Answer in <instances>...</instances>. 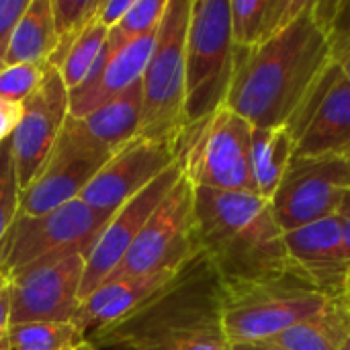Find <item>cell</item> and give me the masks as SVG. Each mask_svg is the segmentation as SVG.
<instances>
[{"mask_svg":"<svg viewBox=\"0 0 350 350\" xmlns=\"http://www.w3.org/2000/svg\"><path fill=\"white\" fill-rule=\"evenodd\" d=\"M168 0H135L129 12L123 16V21L113 27L107 35V43L113 51H119L121 47L156 33L164 12H166Z\"/></svg>","mask_w":350,"mask_h":350,"instance_id":"f1b7e54d","label":"cell"},{"mask_svg":"<svg viewBox=\"0 0 350 350\" xmlns=\"http://www.w3.org/2000/svg\"><path fill=\"white\" fill-rule=\"evenodd\" d=\"M345 297L350 301V271H349V281H347V291H345Z\"/></svg>","mask_w":350,"mask_h":350,"instance_id":"74e56055","label":"cell"},{"mask_svg":"<svg viewBox=\"0 0 350 350\" xmlns=\"http://www.w3.org/2000/svg\"><path fill=\"white\" fill-rule=\"evenodd\" d=\"M135 0H103L100 2V8L96 12V21L107 29L111 31L113 27H117L123 16L129 12V8L133 6Z\"/></svg>","mask_w":350,"mask_h":350,"instance_id":"d6a6232c","label":"cell"},{"mask_svg":"<svg viewBox=\"0 0 350 350\" xmlns=\"http://www.w3.org/2000/svg\"><path fill=\"white\" fill-rule=\"evenodd\" d=\"M295 156H349L350 80L330 62L289 121Z\"/></svg>","mask_w":350,"mask_h":350,"instance_id":"7c38bea8","label":"cell"},{"mask_svg":"<svg viewBox=\"0 0 350 350\" xmlns=\"http://www.w3.org/2000/svg\"><path fill=\"white\" fill-rule=\"evenodd\" d=\"M88 254H72L10 279V324L74 322Z\"/></svg>","mask_w":350,"mask_h":350,"instance_id":"4fadbf2b","label":"cell"},{"mask_svg":"<svg viewBox=\"0 0 350 350\" xmlns=\"http://www.w3.org/2000/svg\"><path fill=\"white\" fill-rule=\"evenodd\" d=\"M78 119V117H76ZM84 131L109 154H115L139 135L142 123V80L111 103L78 119Z\"/></svg>","mask_w":350,"mask_h":350,"instance_id":"44dd1931","label":"cell"},{"mask_svg":"<svg viewBox=\"0 0 350 350\" xmlns=\"http://www.w3.org/2000/svg\"><path fill=\"white\" fill-rule=\"evenodd\" d=\"M312 0H230L232 37L236 47L252 49L283 33Z\"/></svg>","mask_w":350,"mask_h":350,"instance_id":"ffe728a7","label":"cell"},{"mask_svg":"<svg viewBox=\"0 0 350 350\" xmlns=\"http://www.w3.org/2000/svg\"><path fill=\"white\" fill-rule=\"evenodd\" d=\"M342 350H350V340L345 345V347H342Z\"/></svg>","mask_w":350,"mask_h":350,"instance_id":"f35d334b","label":"cell"},{"mask_svg":"<svg viewBox=\"0 0 350 350\" xmlns=\"http://www.w3.org/2000/svg\"><path fill=\"white\" fill-rule=\"evenodd\" d=\"M156 35L158 31L121 47L119 51H113L105 41L88 78L78 88L70 90V115L80 119L139 82L150 62Z\"/></svg>","mask_w":350,"mask_h":350,"instance_id":"ac0fdd59","label":"cell"},{"mask_svg":"<svg viewBox=\"0 0 350 350\" xmlns=\"http://www.w3.org/2000/svg\"><path fill=\"white\" fill-rule=\"evenodd\" d=\"M107 35H109V31L94 18L84 29V33L78 37V41L70 47V51L64 55L57 70H59L68 90L78 88L88 78V74L92 72V68L103 51Z\"/></svg>","mask_w":350,"mask_h":350,"instance_id":"4316f807","label":"cell"},{"mask_svg":"<svg viewBox=\"0 0 350 350\" xmlns=\"http://www.w3.org/2000/svg\"><path fill=\"white\" fill-rule=\"evenodd\" d=\"M183 176L180 166L174 162L168 170H164L156 180H152L142 193L121 205L103 228L96 238L92 250L86 256V271L80 287V297L84 299L96 287H100L121 265L135 238L148 224L150 215L158 209V205L166 199V195L174 189L178 178Z\"/></svg>","mask_w":350,"mask_h":350,"instance_id":"9a60e30c","label":"cell"},{"mask_svg":"<svg viewBox=\"0 0 350 350\" xmlns=\"http://www.w3.org/2000/svg\"><path fill=\"white\" fill-rule=\"evenodd\" d=\"M197 254L195 189L185 176H180L174 189L150 215L121 265L105 283L162 271H178Z\"/></svg>","mask_w":350,"mask_h":350,"instance_id":"9c48e42d","label":"cell"},{"mask_svg":"<svg viewBox=\"0 0 350 350\" xmlns=\"http://www.w3.org/2000/svg\"><path fill=\"white\" fill-rule=\"evenodd\" d=\"M195 230L221 283L295 271L271 203L252 191L195 189Z\"/></svg>","mask_w":350,"mask_h":350,"instance_id":"3957f363","label":"cell"},{"mask_svg":"<svg viewBox=\"0 0 350 350\" xmlns=\"http://www.w3.org/2000/svg\"><path fill=\"white\" fill-rule=\"evenodd\" d=\"M113 213L74 199L49 213L16 217L0 246V271L10 281L35 267L72 254H88Z\"/></svg>","mask_w":350,"mask_h":350,"instance_id":"52a82bcc","label":"cell"},{"mask_svg":"<svg viewBox=\"0 0 350 350\" xmlns=\"http://www.w3.org/2000/svg\"><path fill=\"white\" fill-rule=\"evenodd\" d=\"M88 340L96 350H228L221 281L199 252L133 314L92 330Z\"/></svg>","mask_w":350,"mask_h":350,"instance_id":"7a4b0ae2","label":"cell"},{"mask_svg":"<svg viewBox=\"0 0 350 350\" xmlns=\"http://www.w3.org/2000/svg\"><path fill=\"white\" fill-rule=\"evenodd\" d=\"M21 180L10 150V139L0 144V246L21 211Z\"/></svg>","mask_w":350,"mask_h":350,"instance_id":"f546056e","label":"cell"},{"mask_svg":"<svg viewBox=\"0 0 350 350\" xmlns=\"http://www.w3.org/2000/svg\"><path fill=\"white\" fill-rule=\"evenodd\" d=\"M174 162L176 152L172 146L135 137L107 160L78 199L96 211L115 213Z\"/></svg>","mask_w":350,"mask_h":350,"instance_id":"2e32d148","label":"cell"},{"mask_svg":"<svg viewBox=\"0 0 350 350\" xmlns=\"http://www.w3.org/2000/svg\"><path fill=\"white\" fill-rule=\"evenodd\" d=\"M103 0H51L57 47L49 59L51 66H59L70 47L78 41L84 29L96 18Z\"/></svg>","mask_w":350,"mask_h":350,"instance_id":"484cf974","label":"cell"},{"mask_svg":"<svg viewBox=\"0 0 350 350\" xmlns=\"http://www.w3.org/2000/svg\"><path fill=\"white\" fill-rule=\"evenodd\" d=\"M31 0H0V72L6 68L12 31Z\"/></svg>","mask_w":350,"mask_h":350,"instance_id":"1f68e13d","label":"cell"},{"mask_svg":"<svg viewBox=\"0 0 350 350\" xmlns=\"http://www.w3.org/2000/svg\"><path fill=\"white\" fill-rule=\"evenodd\" d=\"M330 62L328 35L314 14L312 0L310 8L277 37L252 49L236 47L226 107L252 127L289 125Z\"/></svg>","mask_w":350,"mask_h":350,"instance_id":"6da1fadb","label":"cell"},{"mask_svg":"<svg viewBox=\"0 0 350 350\" xmlns=\"http://www.w3.org/2000/svg\"><path fill=\"white\" fill-rule=\"evenodd\" d=\"M23 115V105L0 96V144L10 139Z\"/></svg>","mask_w":350,"mask_h":350,"instance_id":"836d02e7","label":"cell"},{"mask_svg":"<svg viewBox=\"0 0 350 350\" xmlns=\"http://www.w3.org/2000/svg\"><path fill=\"white\" fill-rule=\"evenodd\" d=\"M254 127L228 107L189 123L176 139V164L195 189L252 191L250 146Z\"/></svg>","mask_w":350,"mask_h":350,"instance_id":"8992f818","label":"cell"},{"mask_svg":"<svg viewBox=\"0 0 350 350\" xmlns=\"http://www.w3.org/2000/svg\"><path fill=\"white\" fill-rule=\"evenodd\" d=\"M234 66L230 0H193L187 33V125L226 107Z\"/></svg>","mask_w":350,"mask_h":350,"instance_id":"ba28073f","label":"cell"},{"mask_svg":"<svg viewBox=\"0 0 350 350\" xmlns=\"http://www.w3.org/2000/svg\"><path fill=\"white\" fill-rule=\"evenodd\" d=\"M49 64H10L0 72V96L25 103L43 84Z\"/></svg>","mask_w":350,"mask_h":350,"instance_id":"4dcf8cb0","label":"cell"},{"mask_svg":"<svg viewBox=\"0 0 350 350\" xmlns=\"http://www.w3.org/2000/svg\"><path fill=\"white\" fill-rule=\"evenodd\" d=\"M232 350H281L273 342H250V345H232Z\"/></svg>","mask_w":350,"mask_h":350,"instance_id":"d590c367","label":"cell"},{"mask_svg":"<svg viewBox=\"0 0 350 350\" xmlns=\"http://www.w3.org/2000/svg\"><path fill=\"white\" fill-rule=\"evenodd\" d=\"M314 14L328 35L332 62L350 80V0H314Z\"/></svg>","mask_w":350,"mask_h":350,"instance_id":"83f0119b","label":"cell"},{"mask_svg":"<svg viewBox=\"0 0 350 350\" xmlns=\"http://www.w3.org/2000/svg\"><path fill=\"white\" fill-rule=\"evenodd\" d=\"M86 338L74 322L10 324L6 350H76Z\"/></svg>","mask_w":350,"mask_h":350,"instance_id":"d4e9b609","label":"cell"},{"mask_svg":"<svg viewBox=\"0 0 350 350\" xmlns=\"http://www.w3.org/2000/svg\"><path fill=\"white\" fill-rule=\"evenodd\" d=\"M55 47H57V33H55L51 0H31L12 31L6 66L49 64Z\"/></svg>","mask_w":350,"mask_h":350,"instance_id":"cb8c5ba5","label":"cell"},{"mask_svg":"<svg viewBox=\"0 0 350 350\" xmlns=\"http://www.w3.org/2000/svg\"><path fill=\"white\" fill-rule=\"evenodd\" d=\"M70 117V90L55 66H47L43 84L23 103L21 121L10 135L21 189H27L53 150Z\"/></svg>","mask_w":350,"mask_h":350,"instance_id":"5bb4252c","label":"cell"},{"mask_svg":"<svg viewBox=\"0 0 350 350\" xmlns=\"http://www.w3.org/2000/svg\"><path fill=\"white\" fill-rule=\"evenodd\" d=\"M109 154L82 127L76 117L66 125L37 176L21 193V217L49 213L80 197L92 176L107 164Z\"/></svg>","mask_w":350,"mask_h":350,"instance_id":"30bf717a","label":"cell"},{"mask_svg":"<svg viewBox=\"0 0 350 350\" xmlns=\"http://www.w3.org/2000/svg\"><path fill=\"white\" fill-rule=\"evenodd\" d=\"M338 217H340V226H342V244H345V252H347V258H349L350 262V189L347 191L345 199H342Z\"/></svg>","mask_w":350,"mask_h":350,"instance_id":"e575fe53","label":"cell"},{"mask_svg":"<svg viewBox=\"0 0 350 350\" xmlns=\"http://www.w3.org/2000/svg\"><path fill=\"white\" fill-rule=\"evenodd\" d=\"M4 279H6V277H4V273H2V271H0V283H2V281H4Z\"/></svg>","mask_w":350,"mask_h":350,"instance_id":"ab89813d","label":"cell"},{"mask_svg":"<svg viewBox=\"0 0 350 350\" xmlns=\"http://www.w3.org/2000/svg\"><path fill=\"white\" fill-rule=\"evenodd\" d=\"M228 350H232V347H228Z\"/></svg>","mask_w":350,"mask_h":350,"instance_id":"b9f144b4","label":"cell"},{"mask_svg":"<svg viewBox=\"0 0 350 350\" xmlns=\"http://www.w3.org/2000/svg\"><path fill=\"white\" fill-rule=\"evenodd\" d=\"M345 158H347V164H349V170H350V154L349 156H345Z\"/></svg>","mask_w":350,"mask_h":350,"instance_id":"60d3db41","label":"cell"},{"mask_svg":"<svg viewBox=\"0 0 350 350\" xmlns=\"http://www.w3.org/2000/svg\"><path fill=\"white\" fill-rule=\"evenodd\" d=\"M76 350H96V349H94V347H92V342L86 338V340H84V342H82V345H80Z\"/></svg>","mask_w":350,"mask_h":350,"instance_id":"8d00e7d4","label":"cell"},{"mask_svg":"<svg viewBox=\"0 0 350 350\" xmlns=\"http://www.w3.org/2000/svg\"><path fill=\"white\" fill-rule=\"evenodd\" d=\"M334 297L297 271L221 283V324L232 345L267 342L322 312Z\"/></svg>","mask_w":350,"mask_h":350,"instance_id":"277c9868","label":"cell"},{"mask_svg":"<svg viewBox=\"0 0 350 350\" xmlns=\"http://www.w3.org/2000/svg\"><path fill=\"white\" fill-rule=\"evenodd\" d=\"M350 189L345 156H293L273 201V213L283 232L338 215Z\"/></svg>","mask_w":350,"mask_h":350,"instance_id":"8fae6325","label":"cell"},{"mask_svg":"<svg viewBox=\"0 0 350 350\" xmlns=\"http://www.w3.org/2000/svg\"><path fill=\"white\" fill-rule=\"evenodd\" d=\"M349 340L350 301L342 295L269 342L281 350H342Z\"/></svg>","mask_w":350,"mask_h":350,"instance_id":"7402d4cb","label":"cell"},{"mask_svg":"<svg viewBox=\"0 0 350 350\" xmlns=\"http://www.w3.org/2000/svg\"><path fill=\"white\" fill-rule=\"evenodd\" d=\"M285 246L297 273L330 297L345 295L350 262L342 244L338 215L285 232Z\"/></svg>","mask_w":350,"mask_h":350,"instance_id":"e0dca14e","label":"cell"},{"mask_svg":"<svg viewBox=\"0 0 350 350\" xmlns=\"http://www.w3.org/2000/svg\"><path fill=\"white\" fill-rule=\"evenodd\" d=\"M180 271V269H178ZM178 271H162L142 277H129L103 283L80 304L74 324L88 336L92 330L113 326L133 314L162 287H166Z\"/></svg>","mask_w":350,"mask_h":350,"instance_id":"d6986e66","label":"cell"},{"mask_svg":"<svg viewBox=\"0 0 350 350\" xmlns=\"http://www.w3.org/2000/svg\"><path fill=\"white\" fill-rule=\"evenodd\" d=\"M193 0H168L156 43L142 76L144 139L176 146L187 127V33Z\"/></svg>","mask_w":350,"mask_h":350,"instance_id":"5b68a950","label":"cell"},{"mask_svg":"<svg viewBox=\"0 0 350 350\" xmlns=\"http://www.w3.org/2000/svg\"><path fill=\"white\" fill-rule=\"evenodd\" d=\"M295 156L293 135L287 125L254 127L250 146V176L254 193L265 201H273L291 160Z\"/></svg>","mask_w":350,"mask_h":350,"instance_id":"603a6c76","label":"cell"}]
</instances>
